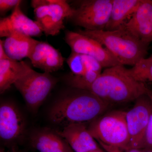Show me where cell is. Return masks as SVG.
<instances>
[{
  "instance_id": "1",
  "label": "cell",
  "mask_w": 152,
  "mask_h": 152,
  "mask_svg": "<svg viewBox=\"0 0 152 152\" xmlns=\"http://www.w3.org/2000/svg\"><path fill=\"white\" fill-rule=\"evenodd\" d=\"M110 106L89 91L72 88L53 104L49 119L63 127L75 123H89L104 114Z\"/></svg>"
},
{
  "instance_id": "2",
  "label": "cell",
  "mask_w": 152,
  "mask_h": 152,
  "mask_svg": "<svg viewBox=\"0 0 152 152\" xmlns=\"http://www.w3.org/2000/svg\"><path fill=\"white\" fill-rule=\"evenodd\" d=\"M88 91L110 104L135 101L151 91L145 83L136 80L123 65L108 68L91 85Z\"/></svg>"
},
{
  "instance_id": "3",
  "label": "cell",
  "mask_w": 152,
  "mask_h": 152,
  "mask_svg": "<svg viewBox=\"0 0 152 152\" xmlns=\"http://www.w3.org/2000/svg\"><path fill=\"white\" fill-rule=\"evenodd\" d=\"M78 32L96 41L111 53L122 65L134 66L145 58L149 44L122 28L115 31L79 30Z\"/></svg>"
},
{
  "instance_id": "4",
  "label": "cell",
  "mask_w": 152,
  "mask_h": 152,
  "mask_svg": "<svg viewBox=\"0 0 152 152\" xmlns=\"http://www.w3.org/2000/svg\"><path fill=\"white\" fill-rule=\"evenodd\" d=\"M126 115L122 111L104 114L89 123L88 130L98 142L127 151L130 148V138Z\"/></svg>"
},
{
  "instance_id": "5",
  "label": "cell",
  "mask_w": 152,
  "mask_h": 152,
  "mask_svg": "<svg viewBox=\"0 0 152 152\" xmlns=\"http://www.w3.org/2000/svg\"><path fill=\"white\" fill-rule=\"evenodd\" d=\"M36 21L47 36L57 35L64 28V21L69 19L74 9L65 0H33Z\"/></svg>"
},
{
  "instance_id": "6",
  "label": "cell",
  "mask_w": 152,
  "mask_h": 152,
  "mask_svg": "<svg viewBox=\"0 0 152 152\" xmlns=\"http://www.w3.org/2000/svg\"><path fill=\"white\" fill-rule=\"evenodd\" d=\"M57 82V79L50 74L38 72L31 69L14 85L30 110L36 113Z\"/></svg>"
},
{
  "instance_id": "7",
  "label": "cell",
  "mask_w": 152,
  "mask_h": 152,
  "mask_svg": "<svg viewBox=\"0 0 152 152\" xmlns=\"http://www.w3.org/2000/svg\"><path fill=\"white\" fill-rule=\"evenodd\" d=\"M113 0H83L78 3L70 20L77 26L91 31L104 30L111 13Z\"/></svg>"
},
{
  "instance_id": "8",
  "label": "cell",
  "mask_w": 152,
  "mask_h": 152,
  "mask_svg": "<svg viewBox=\"0 0 152 152\" xmlns=\"http://www.w3.org/2000/svg\"><path fill=\"white\" fill-rule=\"evenodd\" d=\"M65 40L72 53L92 57L103 68L122 65L111 53L99 43L78 32L68 31L66 33Z\"/></svg>"
},
{
  "instance_id": "9",
  "label": "cell",
  "mask_w": 152,
  "mask_h": 152,
  "mask_svg": "<svg viewBox=\"0 0 152 152\" xmlns=\"http://www.w3.org/2000/svg\"><path fill=\"white\" fill-rule=\"evenodd\" d=\"M26 121L18 107L10 101L0 105V139L7 145L12 146L23 137Z\"/></svg>"
},
{
  "instance_id": "10",
  "label": "cell",
  "mask_w": 152,
  "mask_h": 152,
  "mask_svg": "<svg viewBox=\"0 0 152 152\" xmlns=\"http://www.w3.org/2000/svg\"><path fill=\"white\" fill-rule=\"evenodd\" d=\"M135 102L133 107L126 112L130 148H138L152 113V100L149 95H142Z\"/></svg>"
},
{
  "instance_id": "11",
  "label": "cell",
  "mask_w": 152,
  "mask_h": 152,
  "mask_svg": "<svg viewBox=\"0 0 152 152\" xmlns=\"http://www.w3.org/2000/svg\"><path fill=\"white\" fill-rule=\"evenodd\" d=\"M19 4L10 15L0 20V37H7L14 33H18L32 37H39L42 31L36 21L23 13Z\"/></svg>"
},
{
  "instance_id": "12",
  "label": "cell",
  "mask_w": 152,
  "mask_h": 152,
  "mask_svg": "<svg viewBox=\"0 0 152 152\" xmlns=\"http://www.w3.org/2000/svg\"><path fill=\"white\" fill-rule=\"evenodd\" d=\"M121 28L145 43L152 42V0H142L130 19Z\"/></svg>"
},
{
  "instance_id": "13",
  "label": "cell",
  "mask_w": 152,
  "mask_h": 152,
  "mask_svg": "<svg viewBox=\"0 0 152 152\" xmlns=\"http://www.w3.org/2000/svg\"><path fill=\"white\" fill-rule=\"evenodd\" d=\"M75 152H88L100 148L86 123H75L57 132Z\"/></svg>"
},
{
  "instance_id": "14",
  "label": "cell",
  "mask_w": 152,
  "mask_h": 152,
  "mask_svg": "<svg viewBox=\"0 0 152 152\" xmlns=\"http://www.w3.org/2000/svg\"><path fill=\"white\" fill-rule=\"evenodd\" d=\"M28 58L34 67L50 74L62 67L64 61L58 50L48 43L38 41Z\"/></svg>"
},
{
  "instance_id": "15",
  "label": "cell",
  "mask_w": 152,
  "mask_h": 152,
  "mask_svg": "<svg viewBox=\"0 0 152 152\" xmlns=\"http://www.w3.org/2000/svg\"><path fill=\"white\" fill-rule=\"evenodd\" d=\"M31 146L39 152H74L65 140L50 129L35 131L30 138Z\"/></svg>"
},
{
  "instance_id": "16",
  "label": "cell",
  "mask_w": 152,
  "mask_h": 152,
  "mask_svg": "<svg viewBox=\"0 0 152 152\" xmlns=\"http://www.w3.org/2000/svg\"><path fill=\"white\" fill-rule=\"evenodd\" d=\"M37 42L30 36L15 33L6 37L3 45L9 58L19 61L29 58Z\"/></svg>"
},
{
  "instance_id": "17",
  "label": "cell",
  "mask_w": 152,
  "mask_h": 152,
  "mask_svg": "<svg viewBox=\"0 0 152 152\" xmlns=\"http://www.w3.org/2000/svg\"><path fill=\"white\" fill-rule=\"evenodd\" d=\"M142 0H113L110 17L105 31L119 29L130 19Z\"/></svg>"
},
{
  "instance_id": "18",
  "label": "cell",
  "mask_w": 152,
  "mask_h": 152,
  "mask_svg": "<svg viewBox=\"0 0 152 152\" xmlns=\"http://www.w3.org/2000/svg\"><path fill=\"white\" fill-rule=\"evenodd\" d=\"M31 68L24 61L10 58L0 60V93L5 92Z\"/></svg>"
},
{
  "instance_id": "19",
  "label": "cell",
  "mask_w": 152,
  "mask_h": 152,
  "mask_svg": "<svg viewBox=\"0 0 152 152\" xmlns=\"http://www.w3.org/2000/svg\"><path fill=\"white\" fill-rule=\"evenodd\" d=\"M66 62L72 73L75 75H83L89 71L102 73L103 67L96 59L90 56L72 52Z\"/></svg>"
},
{
  "instance_id": "20",
  "label": "cell",
  "mask_w": 152,
  "mask_h": 152,
  "mask_svg": "<svg viewBox=\"0 0 152 152\" xmlns=\"http://www.w3.org/2000/svg\"><path fill=\"white\" fill-rule=\"evenodd\" d=\"M129 71L138 81L152 82V60L149 58L141 60Z\"/></svg>"
},
{
  "instance_id": "21",
  "label": "cell",
  "mask_w": 152,
  "mask_h": 152,
  "mask_svg": "<svg viewBox=\"0 0 152 152\" xmlns=\"http://www.w3.org/2000/svg\"><path fill=\"white\" fill-rule=\"evenodd\" d=\"M101 74L94 71H89L87 72L83 75H73L70 76L68 78V83L71 88L88 91L90 87Z\"/></svg>"
},
{
  "instance_id": "22",
  "label": "cell",
  "mask_w": 152,
  "mask_h": 152,
  "mask_svg": "<svg viewBox=\"0 0 152 152\" xmlns=\"http://www.w3.org/2000/svg\"><path fill=\"white\" fill-rule=\"evenodd\" d=\"M138 148L142 150L152 149V113Z\"/></svg>"
},
{
  "instance_id": "23",
  "label": "cell",
  "mask_w": 152,
  "mask_h": 152,
  "mask_svg": "<svg viewBox=\"0 0 152 152\" xmlns=\"http://www.w3.org/2000/svg\"><path fill=\"white\" fill-rule=\"evenodd\" d=\"M22 2L20 0H0L1 14L7 12L11 9L15 8Z\"/></svg>"
},
{
  "instance_id": "24",
  "label": "cell",
  "mask_w": 152,
  "mask_h": 152,
  "mask_svg": "<svg viewBox=\"0 0 152 152\" xmlns=\"http://www.w3.org/2000/svg\"><path fill=\"white\" fill-rule=\"evenodd\" d=\"M9 57L6 54L4 48L3 41L0 40V60L9 59Z\"/></svg>"
},
{
  "instance_id": "25",
  "label": "cell",
  "mask_w": 152,
  "mask_h": 152,
  "mask_svg": "<svg viewBox=\"0 0 152 152\" xmlns=\"http://www.w3.org/2000/svg\"><path fill=\"white\" fill-rule=\"evenodd\" d=\"M104 149L107 152H125V151H123L117 147L107 145L104 146Z\"/></svg>"
},
{
  "instance_id": "26",
  "label": "cell",
  "mask_w": 152,
  "mask_h": 152,
  "mask_svg": "<svg viewBox=\"0 0 152 152\" xmlns=\"http://www.w3.org/2000/svg\"><path fill=\"white\" fill-rule=\"evenodd\" d=\"M145 150L137 148H131L127 151H125V152H144Z\"/></svg>"
},
{
  "instance_id": "27",
  "label": "cell",
  "mask_w": 152,
  "mask_h": 152,
  "mask_svg": "<svg viewBox=\"0 0 152 152\" xmlns=\"http://www.w3.org/2000/svg\"><path fill=\"white\" fill-rule=\"evenodd\" d=\"M0 152H23L20 151H17L16 149H11L9 151H6L3 148H1L0 149Z\"/></svg>"
},
{
  "instance_id": "28",
  "label": "cell",
  "mask_w": 152,
  "mask_h": 152,
  "mask_svg": "<svg viewBox=\"0 0 152 152\" xmlns=\"http://www.w3.org/2000/svg\"><path fill=\"white\" fill-rule=\"evenodd\" d=\"M88 152H104L100 148L98 149L94 150V151H91Z\"/></svg>"
},
{
  "instance_id": "29",
  "label": "cell",
  "mask_w": 152,
  "mask_h": 152,
  "mask_svg": "<svg viewBox=\"0 0 152 152\" xmlns=\"http://www.w3.org/2000/svg\"><path fill=\"white\" fill-rule=\"evenodd\" d=\"M144 152H152V149L148 150H145Z\"/></svg>"
},
{
  "instance_id": "30",
  "label": "cell",
  "mask_w": 152,
  "mask_h": 152,
  "mask_svg": "<svg viewBox=\"0 0 152 152\" xmlns=\"http://www.w3.org/2000/svg\"><path fill=\"white\" fill-rule=\"evenodd\" d=\"M149 95L151 97V99L152 100V92L150 93Z\"/></svg>"
},
{
  "instance_id": "31",
  "label": "cell",
  "mask_w": 152,
  "mask_h": 152,
  "mask_svg": "<svg viewBox=\"0 0 152 152\" xmlns=\"http://www.w3.org/2000/svg\"><path fill=\"white\" fill-rule=\"evenodd\" d=\"M149 58L150 59H151L152 60V55H151V56H150Z\"/></svg>"
}]
</instances>
